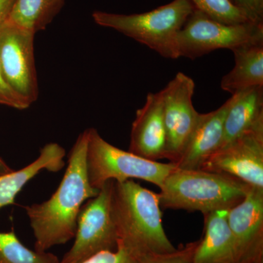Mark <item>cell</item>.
Segmentation results:
<instances>
[{
    "label": "cell",
    "instance_id": "277c9868",
    "mask_svg": "<svg viewBox=\"0 0 263 263\" xmlns=\"http://www.w3.org/2000/svg\"><path fill=\"white\" fill-rule=\"evenodd\" d=\"M195 7L190 0H174L150 11L118 14L95 11V23L122 33L166 59H179L178 34Z\"/></svg>",
    "mask_w": 263,
    "mask_h": 263
},
{
    "label": "cell",
    "instance_id": "7a4b0ae2",
    "mask_svg": "<svg viewBox=\"0 0 263 263\" xmlns=\"http://www.w3.org/2000/svg\"><path fill=\"white\" fill-rule=\"evenodd\" d=\"M111 213L118 243L137 257L176 250L164 232L158 193L133 180L114 181Z\"/></svg>",
    "mask_w": 263,
    "mask_h": 263
},
{
    "label": "cell",
    "instance_id": "2e32d148",
    "mask_svg": "<svg viewBox=\"0 0 263 263\" xmlns=\"http://www.w3.org/2000/svg\"><path fill=\"white\" fill-rule=\"evenodd\" d=\"M235 66L222 78L221 88L234 95L254 86H263V43L233 50Z\"/></svg>",
    "mask_w": 263,
    "mask_h": 263
},
{
    "label": "cell",
    "instance_id": "cb8c5ba5",
    "mask_svg": "<svg viewBox=\"0 0 263 263\" xmlns=\"http://www.w3.org/2000/svg\"><path fill=\"white\" fill-rule=\"evenodd\" d=\"M249 22L263 24V0H230Z\"/></svg>",
    "mask_w": 263,
    "mask_h": 263
},
{
    "label": "cell",
    "instance_id": "4316f807",
    "mask_svg": "<svg viewBox=\"0 0 263 263\" xmlns=\"http://www.w3.org/2000/svg\"><path fill=\"white\" fill-rule=\"evenodd\" d=\"M240 263H262V258L251 259V260H247Z\"/></svg>",
    "mask_w": 263,
    "mask_h": 263
},
{
    "label": "cell",
    "instance_id": "7c38bea8",
    "mask_svg": "<svg viewBox=\"0 0 263 263\" xmlns=\"http://www.w3.org/2000/svg\"><path fill=\"white\" fill-rule=\"evenodd\" d=\"M166 132L161 91L147 95L146 103L136 111L132 124L129 152L157 161L165 159Z\"/></svg>",
    "mask_w": 263,
    "mask_h": 263
},
{
    "label": "cell",
    "instance_id": "d4e9b609",
    "mask_svg": "<svg viewBox=\"0 0 263 263\" xmlns=\"http://www.w3.org/2000/svg\"><path fill=\"white\" fill-rule=\"evenodd\" d=\"M15 0H0V27L9 18Z\"/></svg>",
    "mask_w": 263,
    "mask_h": 263
},
{
    "label": "cell",
    "instance_id": "e0dca14e",
    "mask_svg": "<svg viewBox=\"0 0 263 263\" xmlns=\"http://www.w3.org/2000/svg\"><path fill=\"white\" fill-rule=\"evenodd\" d=\"M263 117V86H254L236 93L227 114L220 148L226 146Z\"/></svg>",
    "mask_w": 263,
    "mask_h": 263
},
{
    "label": "cell",
    "instance_id": "52a82bcc",
    "mask_svg": "<svg viewBox=\"0 0 263 263\" xmlns=\"http://www.w3.org/2000/svg\"><path fill=\"white\" fill-rule=\"evenodd\" d=\"M114 182L107 181L96 196L84 202L78 216L75 241L60 263H79L103 251L117 250L119 238L111 213Z\"/></svg>",
    "mask_w": 263,
    "mask_h": 263
},
{
    "label": "cell",
    "instance_id": "ba28073f",
    "mask_svg": "<svg viewBox=\"0 0 263 263\" xmlns=\"http://www.w3.org/2000/svg\"><path fill=\"white\" fill-rule=\"evenodd\" d=\"M35 34L8 18L0 27V68L3 75L12 89L32 105L39 95L34 53Z\"/></svg>",
    "mask_w": 263,
    "mask_h": 263
},
{
    "label": "cell",
    "instance_id": "3957f363",
    "mask_svg": "<svg viewBox=\"0 0 263 263\" xmlns=\"http://www.w3.org/2000/svg\"><path fill=\"white\" fill-rule=\"evenodd\" d=\"M251 188L230 175L176 167L164 180L158 195L162 209L205 215L238 205Z\"/></svg>",
    "mask_w": 263,
    "mask_h": 263
},
{
    "label": "cell",
    "instance_id": "ffe728a7",
    "mask_svg": "<svg viewBox=\"0 0 263 263\" xmlns=\"http://www.w3.org/2000/svg\"><path fill=\"white\" fill-rule=\"evenodd\" d=\"M195 9L203 12L212 18L226 24H239L249 22L245 15L235 8L230 0H190Z\"/></svg>",
    "mask_w": 263,
    "mask_h": 263
},
{
    "label": "cell",
    "instance_id": "603a6c76",
    "mask_svg": "<svg viewBox=\"0 0 263 263\" xmlns=\"http://www.w3.org/2000/svg\"><path fill=\"white\" fill-rule=\"evenodd\" d=\"M0 105L10 107L17 110H26L32 105L25 98L12 89L5 81L0 68Z\"/></svg>",
    "mask_w": 263,
    "mask_h": 263
},
{
    "label": "cell",
    "instance_id": "44dd1931",
    "mask_svg": "<svg viewBox=\"0 0 263 263\" xmlns=\"http://www.w3.org/2000/svg\"><path fill=\"white\" fill-rule=\"evenodd\" d=\"M197 241L188 243L170 253L146 254L138 257L141 263H190Z\"/></svg>",
    "mask_w": 263,
    "mask_h": 263
},
{
    "label": "cell",
    "instance_id": "8fae6325",
    "mask_svg": "<svg viewBox=\"0 0 263 263\" xmlns=\"http://www.w3.org/2000/svg\"><path fill=\"white\" fill-rule=\"evenodd\" d=\"M228 221L239 262L262 258L263 190L251 188L240 203L228 210Z\"/></svg>",
    "mask_w": 263,
    "mask_h": 263
},
{
    "label": "cell",
    "instance_id": "6da1fadb",
    "mask_svg": "<svg viewBox=\"0 0 263 263\" xmlns=\"http://www.w3.org/2000/svg\"><path fill=\"white\" fill-rule=\"evenodd\" d=\"M87 146L86 129L71 148L67 169L56 192L46 201L24 207L35 238L36 252H47L75 238L81 207L100 192L88 179Z\"/></svg>",
    "mask_w": 263,
    "mask_h": 263
},
{
    "label": "cell",
    "instance_id": "d6986e66",
    "mask_svg": "<svg viewBox=\"0 0 263 263\" xmlns=\"http://www.w3.org/2000/svg\"><path fill=\"white\" fill-rule=\"evenodd\" d=\"M0 263H60V260L54 254L27 248L13 229L0 232Z\"/></svg>",
    "mask_w": 263,
    "mask_h": 263
},
{
    "label": "cell",
    "instance_id": "8992f818",
    "mask_svg": "<svg viewBox=\"0 0 263 263\" xmlns=\"http://www.w3.org/2000/svg\"><path fill=\"white\" fill-rule=\"evenodd\" d=\"M263 43V24L250 22L226 24L195 9L178 34L180 57L195 60L218 49Z\"/></svg>",
    "mask_w": 263,
    "mask_h": 263
},
{
    "label": "cell",
    "instance_id": "5b68a950",
    "mask_svg": "<svg viewBox=\"0 0 263 263\" xmlns=\"http://www.w3.org/2000/svg\"><path fill=\"white\" fill-rule=\"evenodd\" d=\"M176 166L125 152L105 141L95 128L88 129L86 171L90 185L100 190L107 181L141 179L160 188Z\"/></svg>",
    "mask_w": 263,
    "mask_h": 263
},
{
    "label": "cell",
    "instance_id": "5bb4252c",
    "mask_svg": "<svg viewBox=\"0 0 263 263\" xmlns=\"http://www.w3.org/2000/svg\"><path fill=\"white\" fill-rule=\"evenodd\" d=\"M228 210L203 215V237L197 241L190 263H240L228 224Z\"/></svg>",
    "mask_w": 263,
    "mask_h": 263
},
{
    "label": "cell",
    "instance_id": "9c48e42d",
    "mask_svg": "<svg viewBox=\"0 0 263 263\" xmlns=\"http://www.w3.org/2000/svg\"><path fill=\"white\" fill-rule=\"evenodd\" d=\"M195 89L193 79L179 72L161 90L166 132L165 159L172 163L179 160L200 119V114L193 103Z\"/></svg>",
    "mask_w": 263,
    "mask_h": 263
},
{
    "label": "cell",
    "instance_id": "484cf974",
    "mask_svg": "<svg viewBox=\"0 0 263 263\" xmlns=\"http://www.w3.org/2000/svg\"><path fill=\"white\" fill-rule=\"evenodd\" d=\"M13 171V170L0 157V175L9 174Z\"/></svg>",
    "mask_w": 263,
    "mask_h": 263
},
{
    "label": "cell",
    "instance_id": "7402d4cb",
    "mask_svg": "<svg viewBox=\"0 0 263 263\" xmlns=\"http://www.w3.org/2000/svg\"><path fill=\"white\" fill-rule=\"evenodd\" d=\"M79 263H141L129 249L118 243L116 251H103Z\"/></svg>",
    "mask_w": 263,
    "mask_h": 263
},
{
    "label": "cell",
    "instance_id": "4fadbf2b",
    "mask_svg": "<svg viewBox=\"0 0 263 263\" xmlns=\"http://www.w3.org/2000/svg\"><path fill=\"white\" fill-rule=\"evenodd\" d=\"M236 98V94L219 108L208 114H200V119L187 144L175 165L179 169H200L202 164L220 149L224 136L227 114Z\"/></svg>",
    "mask_w": 263,
    "mask_h": 263
},
{
    "label": "cell",
    "instance_id": "ac0fdd59",
    "mask_svg": "<svg viewBox=\"0 0 263 263\" xmlns=\"http://www.w3.org/2000/svg\"><path fill=\"white\" fill-rule=\"evenodd\" d=\"M65 3V0H15L8 19L37 33L47 28Z\"/></svg>",
    "mask_w": 263,
    "mask_h": 263
},
{
    "label": "cell",
    "instance_id": "30bf717a",
    "mask_svg": "<svg viewBox=\"0 0 263 263\" xmlns=\"http://www.w3.org/2000/svg\"><path fill=\"white\" fill-rule=\"evenodd\" d=\"M200 170L230 175L263 190V117L214 153Z\"/></svg>",
    "mask_w": 263,
    "mask_h": 263
},
{
    "label": "cell",
    "instance_id": "9a60e30c",
    "mask_svg": "<svg viewBox=\"0 0 263 263\" xmlns=\"http://www.w3.org/2000/svg\"><path fill=\"white\" fill-rule=\"evenodd\" d=\"M65 155V148L58 143H47L41 148L39 157L34 162L18 171L0 175V210L14 205L15 197L22 189L41 171L57 173L63 169Z\"/></svg>",
    "mask_w": 263,
    "mask_h": 263
}]
</instances>
